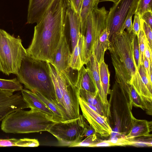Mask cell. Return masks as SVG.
I'll return each instance as SVG.
<instances>
[{
    "instance_id": "3957f363",
    "label": "cell",
    "mask_w": 152,
    "mask_h": 152,
    "mask_svg": "<svg viewBox=\"0 0 152 152\" xmlns=\"http://www.w3.org/2000/svg\"><path fill=\"white\" fill-rule=\"evenodd\" d=\"M47 62L54 86L56 105L62 116L61 122H68L79 118L81 115L79 89L69 75V70L60 72L53 64Z\"/></svg>"
},
{
    "instance_id": "52a82bcc",
    "label": "cell",
    "mask_w": 152,
    "mask_h": 152,
    "mask_svg": "<svg viewBox=\"0 0 152 152\" xmlns=\"http://www.w3.org/2000/svg\"><path fill=\"white\" fill-rule=\"evenodd\" d=\"M27 54L19 37L0 29V72L7 75H16Z\"/></svg>"
},
{
    "instance_id": "44dd1931",
    "label": "cell",
    "mask_w": 152,
    "mask_h": 152,
    "mask_svg": "<svg viewBox=\"0 0 152 152\" xmlns=\"http://www.w3.org/2000/svg\"><path fill=\"white\" fill-rule=\"evenodd\" d=\"M109 33L106 28L101 31L99 37L94 43L92 50L98 65L104 61L105 52L108 50L110 47Z\"/></svg>"
},
{
    "instance_id": "d6986e66",
    "label": "cell",
    "mask_w": 152,
    "mask_h": 152,
    "mask_svg": "<svg viewBox=\"0 0 152 152\" xmlns=\"http://www.w3.org/2000/svg\"><path fill=\"white\" fill-rule=\"evenodd\" d=\"M86 68L89 72L96 87L97 94L104 105L110 107V104L101 88L98 64L93 53L86 64Z\"/></svg>"
},
{
    "instance_id": "7bdbcfd3",
    "label": "cell",
    "mask_w": 152,
    "mask_h": 152,
    "mask_svg": "<svg viewBox=\"0 0 152 152\" xmlns=\"http://www.w3.org/2000/svg\"><path fill=\"white\" fill-rule=\"evenodd\" d=\"M143 64L145 70L148 78L149 80L152 82V80H151L149 77L150 64L148 60L145 57H144Z\"/></svg>"
},
{
    "instance_id": "6da1fadb",
    "label": "cell",
    "mask_w": 152,
    "mask_h": 152,
    "mask_svg": "<svg viewBox=\"0 0 152 152\" xmlns=\"http://www.w3.org/2000/svg\"><path fill=\"white\" fill-rule=\"evenodd\" d=\"M67 0H53L34 28L27 55L37 59L53 63L64 33V17Z\"/></svg>"
},
{
    "instance_id": "7a4b0ae2",
    "label": "cell",
    "mask_w": 152,
    "mask_h": 152,
    "mask_svg": "<svg viewBox=\"0 0 152 152\" xmlns=\"http://www.w3.org/2000/svg\"><path fill=\"white\" fill-rule=\"evenodd\" d=\"M136 35L132 30L130 33L124 30L113 34L110 39L108 50L115 69V81L126 93L137 69L133 56Z\"/></svg>"
},
{
    "instance_id": "836d02e7",
    "label": "cell",
    "mask_w": 152,
    "mask_h": 152,
    "mask_svg": "<svg viewBox=\"0 0 152 152\" xmlns=\"http://www.w3.org/2000/svg\"><path fill=\"white\" fill-rule=\"evenodd\" d=\"M135 11L134 8L132 9L128 13L127 17L123 25L121 31L124 30L125 29H126V31L130 33L132 30V18L133 15H134Z\"/></svg>"
},
{
    "instance_id": "60d3db41",
    "label": "cell",
    "mask_w": 152,
    "mask_h": 152,
    "mask_svg": "<svg viewBox=\"0 0 152 152\" xmlns=\"http://www.w3.org/2000/svg\"><path fill=\"white\" fill-rule=\"evenodd\" d=\"M152 49L150 48L147 42L145 40L144 57H145L147 59L150 64L151 63H152Z\"/></svg>"
},
{
    "instance_id": "4316f807",
    "label": "cell",
    "mask_w": 152,
    "mask_h": 152,
    "mask_svg": "<svg viewBox=\"0 0 152 152\" xmlns=\"http://www.w3.org/2000/svg\"><path fill=\"white\" fill-rule=\"evenodd\" d=\"M33 92L53 113L54 115L53 120L57 122H61L62 116L56 106L52 102L41 94L36 92Z\"/></svg>"
},
{
    "instance_id": "d590c367",
    "label": "cell",
    "mask_w": 152,
    "mask_h": 152,
    "mask_svg": "<svg viewBox=\"0 0 152 152\" xmlns=\"http://www.w3.org/2000/svg\"><path fill=\"white\" fill-rule=\"evenodd\" d=\"M83 132L82 136L86 137L96 134L94 129L87 123L86 119L83 116Z\"/></svg>"
},
{
    "instance_id": "d4e9b609",
    "label": "cell",
    "mask_w": 152,
    "mask_h": 152,
    "mask_svg": "<svg viewBox=\"0 0 152 152\" xmlns=\"http://www.w3.org/2000/svg\"><path fill=\"white\" fill-rule=\"evenodd\" d=\"M99 72L101 85L105 96L109 94L110 90V73L107 65L104 61L99 65Z\"/></svg>"
},
{
    "instance_id": "1f68e13d",
    "label": "cell",
    "mask_w": 152,
    "mask_h": 152,
    "mask_svg": "<svg viewBox=\"0 0 152 152\" xmlns=\"http://www.w3.org/2000/svg\"><path fill=\"white\" fill-rule=\"evenodd\" d=\"M141 28L142 30L145 39L151 49L152 48V28L141 19Z\"/></svg>"
},
{
    "instance_id": "7c38bea8",
    "label": "cell",
    "mask_w": 152,
    "mask_h": 152,
    "mask_svg": "<svg viewBox=\"0 0 152 152\" xmlns=\"http://www.w3.org/2000/svg\"><path fill=\"white\" fill-rule=\"evenodd\" d=\"M131 84L152 112V82L148 78L143 64L136 69Z\"/></svg>"
},
{
    "instance_id": "484cf974",
    "label": "cell",
    "mask_w": 152,
    "mask_h": 152,
    "mask_svg": "<svg viewBox=\"0 0 152 152\" xmlns=\"http://www.w3.org/2000/svg\"><path fill=\"white\" fill-rule=\"evenodd\" d=\"M23 89V86L16 78L10 80L0 79V90L13 93Z\"/></svg>"
},
{
    "instance_id": "ba28073f",
    "label": "cell",
    "mask_w": 152,
    "mask_h": 152,
    "mask_svg": "<svg viewBox=\"0 0 152 152\" xmlns=\"http://www.w3.org/2000/svg\"><path fill=\"white\" fill-rule=\"evenodd\" d=\"M108 12L104 7L100 8L96 7L92 10L87 17L81 56L83 65L88 61L92 53L94 43L101 31L106 28Z\"/></svg>"
},
{
    "instance_id": "e0dca14e",
    "label": "cell",
    "mask_w": 152,
    "mask_h": 152,
    "mask_svg": "<svg viewBox=\"0 0 152 152\" xmlns=\"http://www.w3.org/2000/svg\"><path fill=\"white\" fill-rule=\"evenodd\" d=\"M152 122L145 120H139L135 118L132 113L131 117V125L129 132L124 138L130 139L137 137L148 136L151 134Z\"/></svg>"
},
{
    "instance_id": "e575fe53",
    "label": "cell",
    "mask_w": 152,
    "mask_h": 152,
    "mask_svg": "<svg viewBox=\"0 0 152 152\" xmlns=\"http://www.w3.org/2000/svg\"><path fill=\"white\" fill-rule=\"evenodd\" d=\"M133 56L135 63L137 68L140 64V53L138 45V37L135 35L134 43Z\"/></svg>"
},
{
    "instance_id": "ab89813d",
    "label": "cell",
    "mask_w": 152,
    "mask_h": 152,
    "mask_svg": "<svg viewBox=\"0 0 152 152\" xmlns=\"http://www.w3.org/2000/svg\"><path fill=\"white\" fill-rule=\"evenodd\" d=\"M83 0H69L75 12L80 14Z\"/></svg>"
},
{
    "instance_id": "30bf717a",
    "label": "cell",
    "mask_w": 152,
    "mask_h": 152,
    "mask_svg": "<svg viewBox=\"0 0 152 152\" xmlns=\"http://www.w3.org/2000/svg\"><path fill=\"white\" fill-rule=\"evenodd\" d=\"M136 0H120L114 4L108 11L106 28L109 33V39L113 34L121 31V29L130 10Z\"/></svg>"
},
{
    "instance_id": "9a60e30c",
    "label": "cell",
    "mask_w": 152,
    "mask_h": 152,
    "mask_svg": "<svg viewBox=\"0 0 152 152\" xmlns=\"http://www.w3.org/2000/svg\"><path fill=\"white\" fill-rule=\"evenodd\" d=\"M53 0H29L26 23H38Z\"/></svg>"
},
{
    "instance_id": "ffe728a7",
    "label": "cell",
    "mask_w": 152,
    "mask_h": 152,
    "mask_svg": "<svg viewBox=\"0 0 152 152\" xmlns=\"http://www.w3.org/2000/svg\"><path fill=\"white\" fill-rule=\"evenodd\" d=\"M21 91L23 99L29 108L39 110L47 115L53 120V113L34 92L23 89Z\"/></svg>"
},
{
    "instance_id": "7402d4cb",
    "label": "cell",
    "mask_w": 152,
    "mask_h": 152,
    "mask_svg": "<svg viewBox=\"0 0 152 152\" xmlns=\"http://www.w3.org/2000/svg\"><path fill=\"white\" fill-rule=\"evenodd\" d=\"M75 85L79 89H82L92 93H97L96 86L91 76L84 65L78 71L77 78Z\"/></svg>"
},
{
    "instance_id": "4dcf8cb0",
    "label": "cell",
    "mask_w": 152,
    "mask_h": 152,
    "mask_svg": "<svg viewBox=\"0 0 152 152\" xmlns=\"http://www.w3.org/2000/svg\"><path fill=\"white\" fill-rule=\"evenodd\" d=\"M39 145L37 139L28 138L18 139L16 143V146L21 147H37Z\"/></svg>"
},
{
    "instance_id": "f1b7e54d",
    "label": "cell",
    "mask_w": 152,
    "mask_h": 152,
    "mask_svg": "<svg viewBox=\"0 0 152 152\" xmlns=\"http://www.w3.org/2000/svg\"><path fill=\"white\" fill-rule=\"evenodd\" d=\"M152 11V0H138L134 14H138L141 17L144 13Z\"/></svg>"
},
{
    "instance_id": "74e56055",
    "label": "cell",
    "mask_w": 152,
    "mask_h": 152,
    "mask_svg": "<svg viewBox=\"0 0 152 152\" xmlns=\"http://www.w3.org/2000/svg\"><path fill=\"white\" fill-rule=\"evenodd\" d=\"M18 139L14 138L5 139H0V147L16 146Z\"/></svg>"
},
{
    "instance_id": "8d00e7d4",
    "label": "cell",
    "mask_w": 152,
    "mask_h": 152,
    "mask_svg": "<svg viewBox=\"0 0 152 152\" xmlns=\"http://www.w3.org/2000/svg\"><path fill=\"white\" fill-rule=\"evenodd\" d=\"M134 20L132 25V30L138 37L141 28V17L138 14H134Z\"/></svg>"
},
{
    "instance_id": "5b68a950",
    "label": "cell",
    "mask_w": 152,
    "mask_h": 152,
    "mask_svg": "<svg viewBox=\"0 0 152 152\" xmlns=\"http://www.w3.org/2000/svg\"><path fill=\"white\" fill-rule=\"evenodd\" d=\"M56 122L39 110L20 109L6 116L2 121L1 127L6 133H28L48 132Z\"/></svg>"
},
{
    "instance_id": "4fadbf2b",
    "label": "cell",
    "mask_w": 152,
    "mask_h": 152,
    "mask_svg": "<svg viewBox=\"0 0 152 152\" xmlns=\"http://www.w3.org/2000/svg\"><path fill=\"white\" fill-rule=\"evenodd\" d=\"M21 93L0 90V121L10 113L16 110L28 108Z\"/></svg>"
},
{
    "instance_id": "9c48e42d",
    "label": "cell",
    "mask_w": 152,
    "mask_h": 152,
    "mask_svg": "<svg viewBox=\"0 0 152 152\" xmlns=\"http://www.w3.org/2000/svg\"><path fill=\"white\" fill-rule=\"evenodd\" d=\"M68 122H56L48 132L55 136L61 146L71 147L73 144L83 140V118Z\"/></svg>"
},
{
    "instance_id": "8992f818",
    "label": "cell",
    "mask_w": 152,
    "mask_h": 152,
    "mask_svg": "<svg viewBox=\"0 0 152 152\" xmlns=\"http://www.w3.org/2000/svg\"><path fill=\"white\" fill-rule=\"evenodd\" d=\"M109 94L110 118L113 128L111 137H121L129 132L131 125L132 114L129 98L127 93L122 90L115 81Z\"/></svg>"
},
{
    "instance_id": "f35d334b",
    "label": "cell",
    "mask_w": 152,
    "mask_h": 152,
    "mask_svg": "<svg viewBox=\"0 0 152 152\" xmlns=\"http://www.w3.org/2000/svg\"><path fill=\"white\" fill-rule=\"evenodd\" d=\"M141 18L142 20L152 28V11H148L144 13Z\"/></svg>"
},
{
    "instance_id": "2e32d148",
    "label": "cell",
    "mask_w": 152,
    "mask_h": 152,
    "mask_svg": "<svg viewBox=\"0 0 152 152\" xmlns=\"http://www.w3.org/2000/svg\"><path fill=\"white\" fill-rule=\"evenodd\" d=\"M71 53L65 33L56 53L53 64L60 72L69 71Z\"/></svg>"
},
{
    "instance_id": "8fae6325",
    "label": "cell",
    "mask_w": 152,
    "mask_h": 152,
    "mask_svg": "<svg viewBox=\"0 0 152 152\" xmlns=\"http://www.w3.org/2000/svg\"><path fill=\"white\" fill-rule=\"evenodd\" d=\"M79 102L83 115L96 133L101 137H106L110 136L112 129L110 124L109 120L102 116L91 109L80 97Z\"/></svg>"
},
{
    "instance_id": "ac0fdd59",
    "label": "cell",
    "mask_w": 152,
    "mask_h": 152,
    "mask_svg": "<svg viewBox=\"0 0 152 152\" xmlns=\"http://www.w3.org/2000/svg\"><path fill=\"white\" fill-rule=\"evenodd\" d=\"M79 96L86 102L95 107L102 116L109 120L110 118V107L103 104L97 93H92L80 88Z\"/></svg>"
},
{
    "instance_id": "277c9868",
    "label": "cell",
    "mask_w": 152,
    "mask_h": 152,
    "mask_svg": "<svg viewBox=\"0 0 152 152\" xmlns=\"http://www.w3.org/2000/svg\"><path fill=\"white\" fill-rule=\"evenodd\" d=\"M16 75L26 88L41 94L56 105L54 86L47 62L33 58L27 54Z\"/></svg>"
},
{
    "instance_id": "ee69618b",
    "label": "cell",
    "mask_w": 152,
    "mask_h": 152,
    "mask_svg": "<svg viewBox=\"0 0 152 152\" xmlns=\"http://www.w3.org/2000/svg\"><path fill=\"white\" fill-rule=\"evenodd\" d=\"M120 0H97V2L99 4V2L106 1H111L113 2L114 4L118 3Z\"/></svg>"
},
{
    "instance_id": "5bb4252c",
    "label": "cell",
    "mask_w": 152,
    "mask_h": 152,
    "mask_svg": "<svg viewBox=\"0 0 152 152\" xmlns=\"http://www.w3.org/2000/svg\"><path fill=\"white\" fill-rule=\"evenodd\" d=\"M80 14L77 13L67 0L64 17V30L69 32L72 50L76 45L81 35Z\"/></svg>"
},
{
    "instance_id": "f546056e",
    "label": "cell",
    "mask_w": 152,
    "mask_h": 152,
    "mask_svg": "<svg viewBox=\"0 0 152 152\" xmlns=\"http://www.w3.org/2000/svg\"><path fill=\"white\" fill-rule=\"evenodd\" d=\"M101 140L99 139L95 134L90 136L86 137L83 140H82L80 142L72 145V147H89L91 146L94 144Z\"/></svg>"
},
{
    "instance_id": "d6a6232c",
    "label": "cell",
    "mask_w": 152,
    "mask_h": 152,
    "mask_svg": "<svg viewBox=\"0 0 152 152\" xmlns=\"http://www.w3.org/2000/svg\"><path fill=\"white\" fill-rule=\"evenodd\" d=\"M138 45L140 53V64H143L144 59L145 38L142 30L140 31L138 37Z\"/></svg>"
},
{
    "instance_id": "b9f144b4",
    "label": "cell",
    "mask_w": 152,
    "mask_h": 152,
    "mask_svg": "<svg viewBox=\"0 0 152 152\" xmlns=\"http://www.w3.org/2000/svg\"><path fill=\"white\" fill-rule=\"evenodd\" d=\"M115 146L109 140H101L99 142L93 145L91 147H109Z\"/></svg>"
},
{
    "instance_id": "603a6c76",
    "label": "cell",
    "mask_w": 152,
    "mask_h": 152,
    "mask_svg": "<svg viewBox=\"0 0 152 152\" xmlns=\"http://www.w3.org/2000/svg\"><path fill=\"white\" fill-rule=\"evenodd\" d=\"M85 40V36L81 34L77 43L71 54L69 67L72 69L79 70L84 65L81 58L82 49Z\"/></svg>"
},
{
    "instance_id": "83f0119b",
    "label": "cell",
    "mask_w": 152,
    "mask_h": 152,
    "mask_svg": "<svg viewBox=\"0 0 152 152\" xmlns=\"http://www.w3.org/2000/svg\"><path fill=\"white\" fill-rule=\"evenodd\" d=\"M129 140V145L136 147H151L152 146V134L140 137Z\"/></svg>"
},
{
    "instance_id": "cb8c5ba5",
    "label": "cell",
    "mask_w": 152,
    "mask_h": 152,
    "mask_svg": "<svg viewBox=\"0 0 152 152\" xmlns=\"http://www.w3.org/2000/svg\"><path fill=\"white\" fill-rule=\"evenodd\" d=\"M97 0H83L80 14L81 34L85 35L87 17L92 10L98 7Z\"/></svg>"
}]
</instances>
